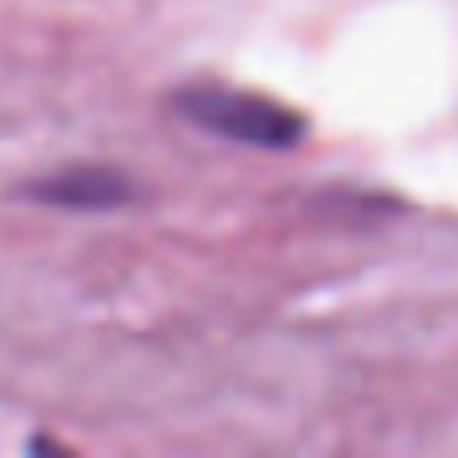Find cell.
Returning a JSON list of instances; mask_svg holds the SVG:
<instances>
[{
  "mask_svg": "<svg viewBox=\"0 0 458 458\" xmlns=\"http://www.w3.org/2000/svg\"><path fill=\"white\" fill-rule=\"evenodd\" d=\"M174 105L190 125L206 129L214 137H225V141L253 145V149H293L306 137V121L290 105L250 93V89L193 85L182 89L174 97Z\"/></svg>",
  "mask_w": 458,
  "mask_h": 458,
  "instance_id": "obj_1",
  "label": "cell"
},
{
  "mask_svg": "<svg viewBox=\"0 0 458 458\" xmlns=\"http://www.w3.org/2000/svg\"><path fill=\"white\" fill-rule=\"evenodd\" d=\"M37 206H53V209H77V214H105V209H121L133 198L129 177L113 174L105 165H72L61 174L32 182L29 190Z\"/></svg>",
  "mask_w": 458,
  "mask_h": 458,
  "instance_id": "obj_2",
  "label": "cell"
}]
</instances>
